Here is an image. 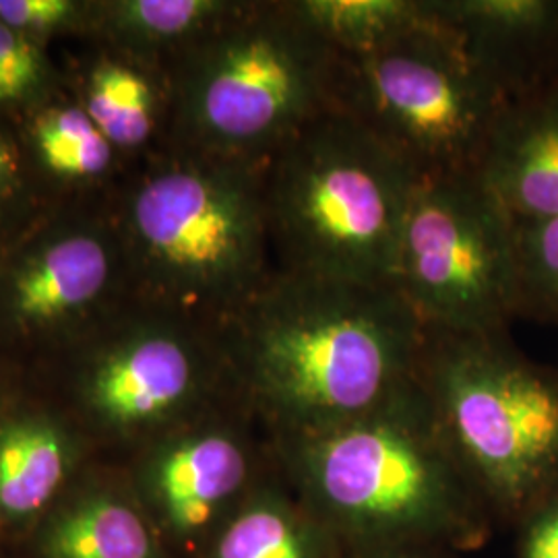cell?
<instances>
[{"mask_svg":"<svg viewBox=\"0 0 558 558\" xmlns=\"http://www.w3.org/2000/svg\"><path fill=\"white\" fill-rule=\"evenodd\" d=\"M424 325L391 286L276 271L221 331L283 435L359 418L414 377Z\"/></svg>","mask_w":558,"mask_h":558,"instance_id":"cell-1","label":"cell"},{"mask_svg":"<svg viewBox=\"0 0 558 558\" xmlns=\"http://www.w3.org/2000/svg\"><path fill=\"white\" fill-rule=\"evenodd\" d=\"M263 168L166 143L119 203L131 302L220 333L276 276Z\"/></svg>","mask_w":558,"mask_h":558,"instance_id":"cell-2","label":"cell"},{"mask_svg":"<svg viewBox=\"0 0 558 558\" xmlns=\"http://www.w3.org/2000/svg\"><path fill=\"white\" fill-rule=\"evenodd\" d=\"M338 54L296 0L242 2L170 71V145L265 166L333 110Z\"/></svg>","mask_w":558,"mask_h":558,"instance_id":"cell-3","label":"cell"},{"mask_svg":"<svg viewBox=\"0 0 558 558\" xmlns=\"http://www.w3.org/2000/svg\"><path fill=\"white\" fill-rule=\"evenodd\" d=\"M418 177L348 114L311 120L263 168L278 271L391 286Z\"/></svg>","mask_w":558,"mask_h":558,"instance_id":"cell-4","label":"cell"},{"mask_svg":"<svg viewBox=\"0 0 558 558\" xmlns=\"http://www.w3.org/2000/svg\"><path fill=\"white\" fill-rule=\"evenodd\" d=\"M364 54H338L333 110L348 114L418 179L476 174L511 100L437 20Z\"/></svg>","mask_w":558,"mask_h":558,"instance_id":"cell-5","label":"cell"},{"mask_svg":"<svg viewBox=\"0 0 558 558\" xmlns=\"http://www.w3.org/2000/svg\"><path fill=\"white\" fill-rule=\"evenodd\" d=\"M500 336L424 325L414 379L453 458L521 499L558 476V389Z\"/></svg>","mask_w":558,"mask_h":558,"instance_id":"cell-6","label":"cell"},{"mask_svg":"<svg viewBox=\"0 0 558 558\" xmlns=\"http://www.w3.org/2000/svg\"><path fill=\"white\" fill-rule=\"evenodd\" d=\"M393 288L426 327L500 336L518 315V223L476 174L416 180Z\"/></svg>","mask_w":558,"mask_h":558,"instance_id":"cell-7","label":"cell"},{"mask_svg":"<svg viewBox=\"0 0 558 558\" xmlns=\"http://www.w3.org/2000/svg\"><path fill=\"white\" fill-rule=\"evenodd\" d=\"M283 437L320 499L380 525L430 513L447 493L456 459L414 377L359 418Z\"/></svg>","mask_w":558,"mask_h":558,"instance_id":"cell-8","label":"cell"},{"mask_svg":"<svg viewBox=\"0 0 558 558\" xmlns=\"http://www.w3.org/2000/svg\"><path fill=\"white\" fill-rule=\"evenodd\" d=\"M129 296L117 226L60 218L0 260V336L54 339L106 323L114 300Z\"/></svg>","mask_w":558,"mask_h":558,"instance_id":"cell-9","label":"cell"},{"mask_svg":"<svg viewBox=\"0 0 558 558\" xmlns=\"http://www.w3.org/2000/svg\"><path fill=\"white\" fill-rule=\"evenodd\" d=\"M119 333L94 356L85 399L98 418L119 428L154 426L182 412L203 387L221 336L189 320L133 304Z\"/></svg>","mask_w":558,"mask_h":558,"instance_id":"cell-10","label":"cell"},{"mask_svg":"<svg viewBox=\"0 0 558 558\" xmlns=\"http://www.w3.org/2000/svg\"><path fill=\"white\" fill-rule=\"evenodd\" d=\"M428 9L509 100L558 80L555 0H428Z\"/></svg>","mask_w":558,"mask_h":558,"instance_id":"cell-11","label":"cell"},{"mask_svg":"<svg viewBox=\"0 0 558 558\" xmlns=\"http://www.w3.org/2000/svg\"><path fill=\"white\" fill-rule=\"evenodd\" d=\"M476 179L515 223L558 216V80L509 104Z\"/></svg>","mask_w":558,"mask_h":558,"instance_id":"cell-12","label":"cell"},{"mask_svg":"<svg viewBox=\"0 0 558 558\" xmlns=\"http://www.w3.org/2000/svg\"><path fill=\"white\" fill-rule=\"evenodd\" d=\"M119 151L149 154L170 141V71L143 60H100L81 104Z\"/></svg>","mask_w":558,"mask_h":558,"instance_id":"cell-13","label":"cell"},{"mask_svg":"<svg viewBox=\"0 0 558 558\" xmlns=\"http://www.w3.org/2000/svg\"><path fill=\"white\" fill-rule=\"evenodd\" d=\"M248 474V456L232 433L199 430L168 445L156 461V484L174 525H205Z\"/></svg>","mask_w":558,"mask_h":558,"instance_id":"cell-14","label":"cell"},{"mask_svg":"<svg viewBox=\"0 0 558 558\" xmlns=\"http://www.w3.org/2000/svg\"><path fill=\"white\" fill-rule=\"evenodd\" d=\"M240 7V0H119L100 4V25L126 57L168 66Z\"/></svg>","mask_w":558,"mask_h":558,"instance_id":"cell-15","label":"cell"},{"mask_svg":"<svg viewBox=\"0 0 558 558\" xmlns=\"http://www.w3.org/2000/svg\"><path fill=\"white\" fill-rule=\"evenodd\" d=\"M66 440L41 418L0 428V513L29 515L52 499L66 472Z\"/></svg>","mask_w":558,"mask_h":558,"instance_id":"cell-16","label":"cell"},{"mask_svg":"<svg viewBox=\"0 0 558 558\" xmlns=\"http://www.w3.org/2000/svg\"><path fill=\"white\" fill-rule=\"evenodd\" d=\"M302 17L336 54H364L414 32L426 0H296Z\"/></svg>","mask_w":558,"mask_h":558,"instance_id":"cell-17","label":"cell"},{"mask_svg":"<svg viewBox=\"0 0 558 558\" xmlns=\"http://www.w3.org/2000/svg\"><path fill=\"white\" fill-rule=\"evenodd\" d=\"M32 147L46 172L71 182L101 179L117 156V147L77 104L41 110L32 126Z\"/></svg>","mask_w":558,"mask_h":558,"instance_id":"cell-18","label":"cell"},{"mask_svg":"<svg viewBox=\"0 0 558 558\" xmlns=\"http://www.w3.org/2000/svg\"><path fill=\"white\" fill-rule=\"evenodd\" d=\"M52 558H149L151 538L140 515L114 500H92L60 519Z\"/></svg>","mask_w":558,"mask_h":558,"instance_id":"cell-19","label":"cell"},{"mask_svg":"<svg viewBox=\"0 0 558 558\" xmlns=\"http://www.w3.org/2000/svg\"><path fill=\"white\" fill-rule=\"evenodd\" d=\"M519 313L558 320V216L518 223Z\"/></svg>","mask_w":558,"mask_h":558,"instance_id":"cell-20","label":"cell"},{"mask_svg":"<svg viewBox=\"0 0 558 558\" xmlns=\"http://www.w3.org/2000/svg\"><path fill=\"white\" fill-rule=\"evenodd\" d=\"M218 558H306V548L290 519L278 509L259 507L228 527Z\"/></svg>","mask_w":558,"mask_h":558,"instance_id":"cell-21","label":"cell"},{"mask_svg":"<svg viewBox=\"0 0 558 558\" xmlns=\"http://www.w3.org/2000/svg\"><path fill=\"white\" fill-rule=\"evenodd\" d=\"M83 11L73 0H0V23L36 41L75 25Z\"/></svg>","mask_w":558,"mask_h":558,"instance_id":"cell-22","label":"cell"},{"mask_svg":"<svg viewBox=\"0 0 558 558\" xmlns=\"http://www.w3.org/2000/svg\"><path fill=\"white\" fill-rule=\"evenodd\" d=\"M23 160L11 133L0 126V218L9 216L25 191Z\"/></svg>","mask_w":558,"mask_h":558,"instance_id":"cell-23","label":"cell"},{"mask_svg":"<svg viewBox=\"0 0 558 558\" xmlns=\"http://www.w3.org/2000/svg\"><path fill=\"white\" fill-rule=\"evenodd\" d=\"M527 558H558V509L539 519L527 539Z\"/></svg>","mask_w":558,"mask_h":558,"instance_id":"cell-24","label":"cell"}]
</instances>
